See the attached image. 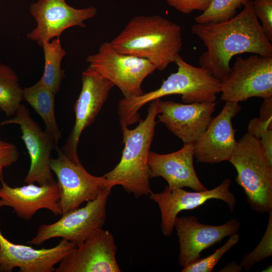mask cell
<instances>
[{"label": "cell", "mask_w": 272, "mask_h": 272, "mask_svg": "<svg viewBox=\"0 0 272 272\" xmlns=\"http://www.w3.org/2000/svg\"><path fill=\"white\" fill-rule=\"evenodd\" d=\"M248 132L258 138L266 156L272 154V118L260 117L251 119L248 126Z\"/></svg>", "instance_id": "27"}, {"label": "cell", "mask_w": 272, "mask_h": 272, "mask_svg": "<svg viewBox=\"0 0 272 272\" xmlns=\"http://www.w3.org/2000/svg\"><path fill=\"white\" fill-rule=\"evenodd\" d=\"M240 236L238 233L230 236V238L222 247L207 257L199 259L183 267L182 272H211L222 257L238 242Z\"/></svg>", "instance_id": "26"}, {"label": "cell", "mask_w": 272, "mask_h": 272, "mask_svg": "<svg viewBox=\"0 0 272 272\" xmlns=\"http://www.w3.org/2000/svg\"><path fill=\"white\" fill-rule=\"evenodd\" d=\"M242 268L240 265H238L235 262H232L226 265L220 271L239 272L242 270Z\"/></svg>", "instance_id": "32"}, {"label": "cell", "mask_w": 272, "mask_h": 272, "mask_svg": "<svg viewBox=\"0 0 272 272\" xmlns=\"http://www.w3.org/2000/svg\"><path fill=\"white\" fill-rule=\"evenodd\" d=\"M0 207L13 209L20 218L29 220L41 209H47L55 215H62L59 205L60 191L57 181L37 186L29 183L21 186H9L1 178Z\"/></svg>", "instance_id": "19"}, {"label": "cell", "mask_w": 272, "mask_h": 272, "mask_svg": "<svg viewBox=\"0 0 272 272\" xmlns=\"http://www.w3.org/2000/svg\"><path fill=\"white\" fill-rule=\"evenodd\" d=\"M17 124L20 125L21 139L24 141L30 159V166L25 178L26 184L37 182L43 185L52 183L54 179L50 167L51 152L58 147L53 137L31 117L28 109L22 103L14 116L1 121L0 125Z\"/></svg>", "instance_id": "10"}, {"label": "cell", "mask_w": 272, "mask_h": 272, "mask_svg": "<svg viewBox=\"0 0 272 272\" xmlns=\"http://www.w3.org/2000/svg\"><path fill=\"white\" fill-rule=\"evenodd\" d=\"M240 227V222L235 218L223 225L213 226L200 223L195 216H177L174 228L179 243L180 265L184 267L199 259L202 251L237 233Z\"/></svg>", "instance_id": "16"}, {"label": "cell", "mask_w": 272, "mask_h": 272, "mask_svg": "<svg viewBox=\"0 0 272 272\" xmlns=\"http://www.w3.org/2000/svg\"><path fill=\"white\" fill-rule=\"evenodd\" d=\"M1 111V110H0Z\"/></svg>", "instance_id": "35"}, {"label": "cell", "mask_w": 272, "mask_h": 272, "mask_svg": "<svg viewBox=\"0 0 272 272\" xmlns=\"http://www.w3.org/2000/svg\"><path fill=\"white\" fill-rule=\"evenodd\" d=\"M271 269H272V266L271 265H268L264 269L262 270V271H263V272L270 271L271 272L272 271Z\"/></svg>", "instance_id": "33"}, {"label": "cell", "mask_w": 272, "mask_h": 272, "mask_svg": "<svg viewBox=\"0 0 272 272\" xmlns=\"http://www.w3.org/2000/svg\"><path fill=\"white\" fill-rule=\"evenodd\" d=\"M254 13L261 21V28L267 39L272 41V0L252 1Z\"/></svg>", "instance_id": "28"}, {"label": "cell", "mask_w": 272, "mask_h": 272, "mask_svg": "<svg viewBox=\"0 0 272 272\" xmlns=\"http://www.w3.org/2000/svg\"><path fill=\"white\" fill-rule=\"evenodd\" d=\"M111 190L87 202L84 207L63 214L57 221L41 225L36 234L27 243L40 245L53 238L60 237L74 244L82 245L95 230L102 228L106 220V204Z\"/></svg>", "instance_id": "9"}, {"label": "cell", "mask_w": 272, "mask_h": 272, "mask_svg": "<svg viewBox=\"0 0 272 272\" xmlns=\"http://www.w3.org/2000/svg\"><path fill=\"white\" fill-rule=\"evenodd\" d=\"M41 47L44 52V69L38 82L56 94L59 91L61 83L65 77V71L61 69V63L66 52L61 46L60 37L51 41L44 40Z\"/></svg>", "instance_id": "22"}, {"label": "cell", "mask_w": 272, "mask_h": 272, "mask_svg": "<svg viewBox=\"0 0 272 272\" xmlns=\"http://www.w3.org/2000/svg\"><path fill=\"white\" fill-rule=\"evenodd\" d=\"M248 0H213L201 14L194 18L197 24L222 22L237 14V10L244 7Z\"/></svg>", "instance_id": "24"}, {"label": "cell", "mask_w": 272, "mask_h": 272, "mask_svg": "<svg viewBox=\"0 0 272 272\" xmlns=\"http://www.w3.org/2000/svg\"><path fill=\"white\" fill-rule=\"evenodd\" d=\"M216 102L182 104L159 99V121L184 144H193L208 127Z\"/></svg>", "instance_id": "18"}, {"label": "cell", "mask_w": 272, "mask_h": 272, "mask_svg": "<svg viewBox=\"0 0 272 272\" xmlns=\"http://www.w3.org/2000/svg\"><path fill=\"white\" fill-rule=\"evenodd\" d=\"M82 86L74 105L75 122L64 145L60 150L72 161L81 163L77 149L83 130L95 121L114 85L109 80L85 70Z\"/></svg>", "instance_id": "11"}, {"label": "cell", "mask_w": 272, "mask_h": 272, "mask_svg": "<svg viewBox=\"0 0 272 272\" xmlns=\"http://www.w3.org/2000/svg\"><path fill=\"white\" fill-rule=\"evenodd\" d=\"M116 250L113 235L108 230L97 229L62 259L55 271L119 272Z\"/></svg>", "instance_id": "14"}, {"label": "cell", "mask_w": 272, "mask_h": 272, "mask_svg": "<svg viewBox=\"0 0 272 272\" xmlns=\"http://www.w3.org/2000/svg\"><path fill=\"white\" fill-rule=\"evenodd\" d=\"M19 156V152L15 145L0 140V183L3 169L16 162Z\"/></svg>", "instance_id": "30"}, {"label": "cell", "mask_w": 272, "mask_h": 272, "mask_svg": "<svg viewBox=\"0 0 272 272\" xmlns=\"http://www.w3.org/2000/svg\"><path fill=\"white\" fill-rule=\"evenodd\" d=\"M213 0H166L167 4L178 12L189 14L194 11L206 10Z\"/></svg>", "instance_id": "29"}, {"label": "cell", "mask_w": 272, "mask_h": 272, "mask_svg": "<svg viewBox=\"0 0 272 272\" xmlns=\"http://www.w3.org/2000/svg\"><path fill=\"white\" fill-rule=\"evenodd\" d=\"M177 71L171 74L157 89L129 99L119 101L120 125L128 126L141 120L139 109L155 99L171 95H180L185 104L215 102L220 93L221 81L202 66L196 67L186 62L180 55L175 62Z\"/></svg>", "instance_id": "3"}, {"label": "cell", "mask_w": 272, "mask_h": 272, "mask_svg": "<svg viewBox=\"0 0 272 272\" xmlns=\"http://www.w3.org/2000/svg\"><path fill=\"white\" fill-rule=\"evenodd\" d=\"M231 185V180L226 178L219 185L210 190L190 192L183 188H170L167 186L161 192H152L150 198L159 206L163 234L168 237L171 236L175 220L180 212L193 210L210 199L221 200L227 205L231 212L234 211L236 199L230 190Z\"/></svg>", "instance_id": "12"}, {"label": "cell", "mask_w": 272, "mask_h": 272, "mask_svg": "<svg viewBox=\"0 0 272 272\" xmlns=\"http://www.w3.org/2000/svg\"><path fill=\"white\" fill-rule=\"evenodd\" d=\"M159 99L151 102L146 118L133 129L121 126L124 147L119 162L103 176L115 185H121L136 198L150 194L148 156L159 113Z\"/></svg>", "instance_id": "4"}, {"label": "cell", "mask_w": 272, "mask_h": 272, "mask_svg": "<svg viewBox=\"0 0 272 272\" xmlns=\"http://www.w3.org/2000/svg\"><path fill=\"white\" fill-rule=\"evenodd\" d=\"M2 0H0V1H1Z\"/></svg>", "instance_id": "34"}, {"label": "cell", "mask_w": 272, "mask_h": 272, "mask_svg": "<svg viewBox=\"0 0 272 272\" xmlns=\"http://www.w3.org/2000/svg\"><path fill=\"white\" fill-rule=\"evenodd\" d=\"M268 214V224L262 239L253 250L243 256L240 263L246 271L256 263L272 255V211Z\"/></svg>", "instance_id": "25"}, {"label": "cell", "mask_w": 272, "mask_h": 272, "mask_svg": "<svg viewBox=\"0 0 272 272\" xmlns=\"http://www.w3.org/2000/svg\"><path fill=\"white\" fill-rule=\"evenodd\" d=\"M248 0L243 9L231 19L216 23H196L191 33L200 39L207 50L199 57L200 66L221 80L231 71L232 58L251 53L272 56V45L263 32Z\"/></svg>", "instance_id": "1"}, {"label": "cell", "mask_w": 272, "mask_h": 272, "mask_svg": "<svg viewBox=\"0 0 272 272\" xmlns=\"http://www.w3.org/2000/svg\"><path fill=\"white\" fill-rule=\"evenodd\" d=\"M241 110L238 103L226 102L220 113L212 118L193 144L197 162L213 164L230 160L237 145L232 120Z\"/></svg>", "instance_id": "15"}, {"label": "cell", "mask_w": 272, "mask_h": 272, "mask_svg": "<svg viewBox=\"0 0 272 272\" xmlns=\"http://www.w3.org/2000/svg\"><path fill=\"white\" fill-rule=\"evenodd\" d=\"M259 117L266 119L272 118V97L263 99Z\"/></svg>", "instance_id": "31"}, {"label": "cell", "mask_w": 272, "mask_h": 272, "mask_svg": "<svg viewBox=\"0 0 272 272\" xmlns=\"http://www.w3.org/2000/svg\"><path fill=\"white\" fill-rule=\"evenodd\" d=\"M220 81L221 99L225 102L272 97V56L254 54L247 58L237 57Z\"/></svg>", "instance_id": "8"}, {"label": "cell", "mask_w": 272, "mask_h": 272, "mask_svg": "<svg viewBox=\"0 0 272 272\" xmlns=\"http://www.w3.org/2000/svg\"><path fill=\"white\" fill-rule=\"evenodd\" d=\"M23 91L16 72L0 62V110L7 117L15 115L23 100Z\"/></svg>", "instance_id": "23"}, {"label": "cell", "mask_w": 272, "mask_h": 272, "mask_svg": "<svg viewBox=\"0 0 272 272\" xmlns=\"http://www.w3.org/2000/svg\"><path fill=\"white\" fill-rule=\"evenodd\" d=\"M87 70L111 81L121 91L123 98L142 95L144 80L156 70L149 60L116 52L110 42H104L98 52L86 59Z\"/></svg>", "instance_id": "6"}, {"label": "cell", "mask_w": 272, "mask_h": 272, "mask_svg": "<svg viewBox=\"0 0 272 272\" xmlns=\"http://www.w3.org/2000/svg\"><path fill=\"white\" fill-rule=\"evenodd\" d=\"M193 144H184L177 151L160 154L150 152L148 165L150 178L161 177L170 188L187 187L196 191L207 190L198 179L194 165Z\"/></svg>", "instance_id": "20"}, {"label": "cell", "mask_w": 272, "mask_h": 272, "mask_svg": "<svg viewBox=\"0 0 272 272\" xmlns=\"http://www.w3.org/2000/svg\"><path fill=\"white\" fill-rule=\"evenodd\" d=\"M30 13L37 23L36 27L27 37L41 46L43 40L60 37L66 29L78 26L85 28V21L94 17L96 8L76 9L65 0H38L30 6Z\"/></svg>", "instance_id": "13"}, {"label": "cell", "mask_w": 272, "mask_h": 272, "mask_svg": "<svg viewBox=\"0 0 272 272\" xmlns=\"http://www.w3.org/2000/svg\"><path fill=\"white\" fill-rule=\"evenodd\" d=\"M110 43L116 52L147 59L162 71L179 55L182 28L160 15L137 16Z\"/></svg>", "instance_id": "2"}, {"label": "cell", "mask_w": 272, "mask_h": 272, "mask_svg": "<svg viewBox=\"0 0 272 272\" xmlns=\"http://www.w3.org/2000/svg\"><path fill=\"white\" fill-rule=\"evenodd\" d=\"M77 246L62 239L55 247L36 249L8 240L0 231V272H53L54 266Z\"/></svg>", "instance_id": "17"}, {"label": "cell", "mask_w": 272, "mask_h": 272, "mask_svg": "<svg viewBox=\"0 0 272 272\" xmlns=\"http://www.w3.org/2000/svg\"><path fill=\"white\" fill-rule=\"evenodd\" d=\"M55 95L49 88L38 81L32 86L25 87L23 91V100L28 103L44 121L45 131L58 144L61 132L55 115Z\"/></svg>", "instance_id": "21"}, {"label": "cell", "mask_w": 272, "mask_h": 272, "mask_svg": "<svg viewBox=\"0 0 272 272\" xmlns=\"http://www.w3.org/2000/svg\"><path fill=\"white\" fill-rule=\"evenodd\" d=\"M229 162L237 171L236 181L243 189L250 208L262 214L272 211V165L259 139L245 133Z\"/></svg>", "instance_id": "5"}, {"label": "cell", "mask_w": 272, "mask_h": 272, "mask_svg": "<svg viewBox=\"0 0 272 272\" xmlns=\"http://www.w3.org/2000/svg\"><path fill=\"white\" fill-rule=\"evenodd\" d=\"M55 150L57 156L51 158L50 167L57 179L59 205L62 215L78 208L84 202L95 199L114 186L104 176L90 174L81 163L72 161L58 147Z\"/></svg>", "instance_id": "7"}]
</instances>
